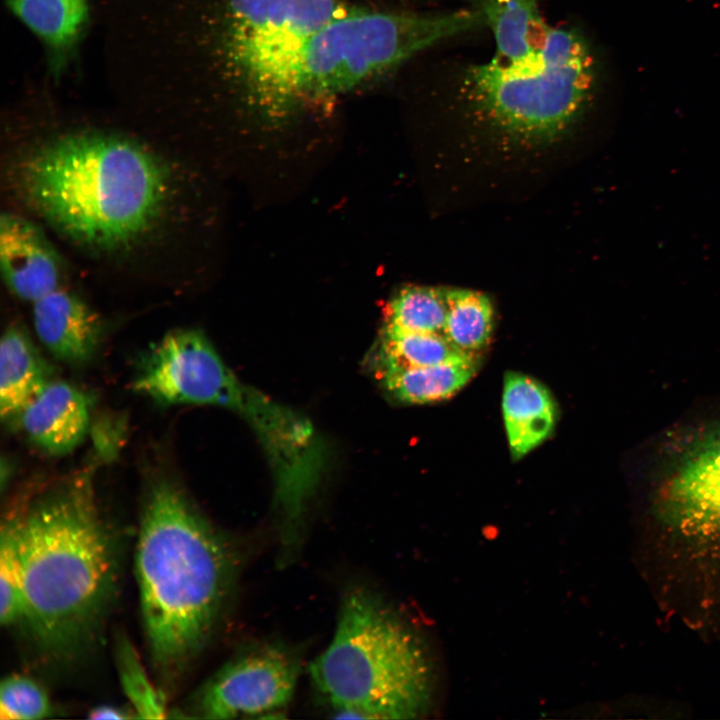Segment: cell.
<instances>
[{"label":"cell","mask_w":720,"mask_h":720,"mask_svg":"<svg viewBox=\"0 0 720 720\" xmlns=\"http://www.w3.org/2000/svg\"><path fill=\"white\" fill-rule=\"evenodd\" d=\"M133 711H127L123 708L115 707V706H109V705H101L98 707H95L90 711L89 718L90 719H127L134 717L133 715H130V713Z\"/></svg>","instance_id":"cb8c5ba5"},{"label":"cell","mask_w":720,"mask_h":720,"mask_svg":"<svg viewBox=\"0 0 720 720\" xmlns=\"http://www.w3.org/2000/svg\"><path fill=\"white\" fill-rule=\"evenodd\" d=\"M477 355L460 350L441 334L409 332L386 325L377 354L379 371L425 367Z\"/></svg>","instance_id":"ac0fdd59"},{"label":"cell","mask_w":720,"mask_h":720,"mask_svg":"<svg viewBox=\"0 0 720 720\" xmlns=\"http://www.w3.org/2000/svg\"><path fill=\"white\" fill-rule=\"evenodd\" d=\"M236 378L201 331L183 328L145 352L132 385L162 405L221 407Z\"/></svg>","instance_id":"9c48e42d"},{"label":"cell","mask_w":720,"mask_h":720,"mask_svg":"<svg viewBox=\"0 0 720 720\" xmlns=\"http://www.w3.org/2000/svg\"><path fill=\"white\" fill-rule=\"evenodd\" d=\"M135 560L152 657L176 670L214 628L231 584L232 554L184 493L161 480L145 500Z\"/></svg>","instance_id":"277c9868"},{"label":"cell","mask_w":720,"mask_h":720,"mask_svg":"<svg viewBox=\"0 0 720 720\" xmlns=\"http://www.w3.org/2000/svg\"><path fill=\"white\" fill-rule=\"evenodd\" d=\"M52 379V369L26 331L12 325L0 342V414L16 421L25 406Z\"/></svg>","instance_id":"2e32d148"},{"label":"cell","mask_w":720,"mask_h":720,"mask_svg":"<svg viewBox=\"0 0 720 720\" xmlns=\"http://www.w3.org/2000/svg\"><path fill=\"white\" fill-rule=\"evenodd\" d=\"M502 409L511 456L520 459L545 441L557 420L556 403L537 380L520 373L504 377Z\"/></svg>","instance_id":"5bb4252c"},{"label":"cell","mask_w":720,"mask_h":720,"mask_svg":"<svg viewBox=\"0 0 720 720\" xmlns=\"http://www.w3.org/2000/svg\"><path fill=\"white\" fill-rule=\"evenodd\" d=\"M479 24H484L479 8L436 14L357 8L306 40L283 77L274 108L344 93Z\"/></svg>","instance_id":"8992f818"},{"label":"cell","mask_w":720,"mask_h":720,"mask_svg":"<svg viewBox=\"0 0 720 720\" xmlns=\"http://www.w3.org/2000/svg\"><path fill=\"white\" fill-rule=\"evenodd\" d=\"M309 672L341 717L412 718L428 699L429 671L419 640L362 587L345 593L331 642Z\"/></svg>","instance_id":"5b68a950"},{"label":"cell","mask_w":720,"mask_h":720,"mask_svg":"<svg viewBox=\"0 0 720 720\" xmlns=\"http://www.w3.org/2000/svg\"><path fill=\"white\" fill-rule=\"evenodd\" d=\"M52 712L47 692L33 679L13 674L0 686V718L2 720H34Z\"/></svg>","instance_id":"603a6c76"},{"label":"cell","mask_w":720,"mask_h":720,"mask_svg":"<svg viewBox=\"0 0 720 720\" xmlns=\"http://www.w3.org/2000/svg\"><path fill=\"white\" fill-rule=\"evenodd\" d=\"M479 355L417 368L379 371L385 389L398 401L427 404L455 395L475 375Z\"/></svg>","instance_id":"e0dca14e"},{"label":"cell","mask_w":720,"mask_h":720,"mask_svg":"<svg viewBox=\"0 0 720 720\" xmlns=\"http://www.w3.org/2000/svg\"><path fill=\"white\" fill-rule=\"evenodd\" d=\"M669 520L692 536L720 539V430L688 451L665 492Z\"/></svg>","instance_id":"8fae6325"},{"label":"cell","mask_w":720,"mask_h":720,"mask_svg":"<svg viewBox=\"0 0 720 720\" xmlns=\"http://www.w3.org/2000/svg\"><path fill=\"white\" fill-rule=\"evenodd\" d=\"M116 656L121 685L136 717L145 719L167 717L163 695L150 680L128 640L121 639L118 642Z\"/></svg>","instance_id":"44dd1931"},{"label":"cell","mask_w":720,"mask_h":720,"mask_svg":"<svg viewBox=\"0 0 720 720\" xmlns=\"http://www.w3.org/2000/svg\"><path fill=\"white\" fill-rule=\"evenodd\" d=\"M5 171L20 212L91 260L153 277L184 256L194 183L175 153L121 132L73 129L21 143Z\"/></svg>","instance_id":"6da1fadb"},{"label":"cell","mask_w":720,"mask_h":720,"mask_svg":"<svg viewBox=\"0 0 720 720\" xmlns=\"http://www.w3.org/2000/svg\"><path fill=\"white\" fill-rule=\"evenodd\" d=\"M447 292L448 288L443 287L407 286L401 289L387 304L384 325L445 336Z\"/></svg>","instance_id":"ffe728a7"},{"label":"cell","mask_w":720,"mask_h":720,"mask_svg":"<svg viewBox=\"0 0 720 720\" xmlns=\"http://www.w3.org/2000/svg\"><path fill=\"white\" fill-rule=\"evenodd\" d=\"M44 43L50 71L59 75L71 59L89 20L87 0H5Z\"/></svg>","instance_id":"9a60e30c"},{"label":"cell","mask_w":720,"mask_h":720,"mask_svg":"<svg viewBox=\"0 0 720 720\" xmlns=\"http://www.w3.org/2000/svg\"><path fill=\"white\" fill-rule=\"evenodd\" d=\"M32 305L36 335L55 358L79 365L94 356L103 335L102 320L67 284Z\"/></svg>","instance_id":"7c38bea8"},{"label":"cell","mask_w":720,"mask_h":720,"mask_svg":"<svg viewBox=\"0 0 720 720\" xmlns=\"http://www.w3.org/2000/svg\"><path fill=\"white\" fill-rule=\"evenodd\" d=\"M356 9L338 0H229V58L259 103L273 109L283 77L306 40Z\"/></svg>","instance_id":"52a82bcc"},{"label":"cell","mask_w":720,"mask_h":720,"mask_svg":"<svg viewBox=\"0 0 720 720\" xmlns=\"http://www.w3.org/2000/svg\"><path fill=\"white\" fill-rule=\"evenodd\" d=\"M446 338L460 350L478 354L490 343L494 310L489 298L478 291L448 288Z\"/></svg>","instance_id":"d6986e66"},{"label":"cell","mask_w":720,"mask_h":720,"mask_svg":"<svg viewBox=\"0 0 720 720\" xmlns=\"http://www.w3.org/2000/svg\"><path fill=\"white\" fill-rule=\"evenodd\" d=\"M495 51L464 67L453 101L472 125L531 147L565 136L592 96L594 58L575 29L543 18L538 0H482Z\"/></svg>","instance_id":"7a4b0ae2"},{"label":"cell","mask_w":720,"mask_h":720,"mask_svg":"<svg viewBox=\"0 0 720 720\" xmlns=\"http://www.w3.org/2000/svg\"><path fill=\"white\" fill-rule=\"evenodd\" d=\"M23 586L22 621L40 646L65 653L100 621L115 556L86 474L37 497L13 518Z\"/></svg>","instance_id":"3957f363"},{"label":"cell","mask_w":720,"mask_h":720,"mask_svg":"<svg viewBox=\"0 0 720 720\" xmlns=\"http://www.w3.org/2000/svg\"><path fill=\"white\" fill-rule=\"evenodd\" d=\"M23 586L17 533L11 518L2 525L0 540V622L22 621Z\"/></svg>","instance_id":"7402d4cb"},{"label":"cell","mask_w":720,"mask_h":720,"mask_svg":"<svg viewBox=\"0 0 720 720\" xmlns=\"http://www.w3.org/2000/svg\"><path fill=\"white\" fill-rule=\"evenodd\" d=\"M300 673L297 656L280 644H258L223 665L202 688L199 717H274L290 703Z\"/></svg>","instance_id":"ba28073f"},{"label":"cell","mask_w":720,"mask_h":720,"mask_svg":"<svg viewBox=\"0 0 720 720\" xmlns=\"http://www.w3.org/2000/svg\"><path fill=\"white\" fill-rule=\"evenodd\" d=\"M90 407L85 392L67 382L52 380L25 406L17 422L40 450L65 455L84 440Z\"/></svg>","instance_id":"4fadbf2b"},{"label":"cell","mask_w":720,"mask_h":720,"mask_svg":"<svg viewBox=\"0 0 720 720\" xmlns=\"http://www.w3.org/2000/svg\"><path fill=\"white\" fill-rule=\"evenodd\" d=\"M0 271L6 288L31 304L67 284L64 260L47 230L20 211L1 214Z\"/></svg>","instance_id":"30bf717a"}]
</instances>
